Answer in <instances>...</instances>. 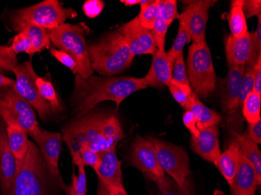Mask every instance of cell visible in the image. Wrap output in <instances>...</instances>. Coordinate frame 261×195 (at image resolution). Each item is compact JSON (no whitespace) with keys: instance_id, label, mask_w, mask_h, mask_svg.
<instances>
[{"instance_id":"obj_1","label":"cell","mask_w":261,"mask_h":195,"mask_svg":"<svg viewBox=\"0 0 261 195\" xmlns=\"http://www.w3.org/2000/svg\"><path fill=\"white\" fill-rule=\"evenodd\" d=\"M124 137L119 120L108 113L85 114L71 122L63 130V139L71 156L82 148L100 152L116 149Z\"/></svg>"},{"instance_id":"obj_2","label":"cell","mask_w":261,"mask_h":195,"mask_svg":"<svg viewBox=\"0 0 261 195\" xmlns=\"http://www.w3.org/2000/svg\"><path fill=\"white\" fill-rule=\"evenodd\" d=\"M74 83L71 100L79 117L87 114L96 105L105 101H113L118 108L129 95L147 88L143 77L91 76L84 80L75 75Z\"/></svg>"},{"instance_id":"obj_3","label":"cell","mask_w":261,"mask_h":195,"mask_svg":"<svg viewBox=\"0 0 261 195\" xmlns=\"http://www.w3.org/2000/svg\"><path fill=\"white\" fill-rule=\"evenodd\" d=\"M51 181L40 150L30 141L27 152L18 160L10 195H49Z\"/></svg>"},{"instance_id":"obj_4","label":"cell","mask_w":261,"mask_h":195,"mask_svg":"<svg viewBox=\"0 0 261 195\" xmlns=\"http://www.w3.org/2000/svg\"><path fill=\"white\" fill-rule=\"evenodd\" d=\"M88 52L92 69L101 75L122 73L130 67L135 58L118 31L105 35L99 42L88 47Z\"/></svg>"},{"instance_id":"obj_5","label":"cell","mask_w":261,"mask_h":195,"mask_svg":"<svg viewBox=\"0 0 261 195\" xmlns=\"http://www.w3.org/2000/svg\"><path fill=\"white\" fill-rule=\"evenodd\" d=\"M75 17L76 11L65 8L58 0H45L32 7L16 10L12 14L10 21L17 32L29 25L49 31L61 25L67 19Z\"/></svg>"},{"instance_id":"obj_6","label":"cell","mask_w":261,"mask_h":195,"mask_svg":"<svg viewBox=\"0 0 261 195\" xmlns=\"http://www.w3.org/2000/svg\"><path fill=\"white\" fill-rule=\"evenodd\" d=\"M186 71L192 90L198 98L206 99L215 92L217 77L206 42L189 47Z\"/></svg>"},{"instance_id":"obj_7","label":"cell","mask_w":261,"mask_h":195,"mask_svg":"<svg viewBox=\"0 0 261 195\" xmlns=\"http://www.w3.org/2000/svg\"><path fill=\"white\" fill-rule=\"evenodd\" d=\"M50 42L58 48L73 57L80 66V77L89 78L93 74V69L89 59L88 46L85 39V29L83 24L63 23L52 30L47 31Z\"/></svg>"},{"instance_id":"obj_8","label":"cell","mask_w":261,"mask_h":195,"mask_svg":"<svg viewBox=\"0 0 261 195\" xmlns=\"http://www.w3.org/2000/svg\"><path fill=\"white\" fill-rule=\"evenodd\" d=\"M156 150L158 162L164 173H167L177 185H184L191 174L189 155L179 146L160 140L156 137H148Z\"/></svg>"},{"instance_id":"obj_9","label":"cell","mask_w":261,"mask_h":195,"mask_svg":"<svg viewBox=\"0 0 261 195\" xmlns=\"http://www.w3.org/2000/svg\"><path fill=\"white\" fill-rule=\"evenodd\" d=\"M12 72L16 77L15 83L12 89L37 110L41 119L45 120L49 117L53 112L49 104L42 99L38 90L36 85L38 75L34 70L32 63L26 61L22 64H17Z\"/></svg>"},{"instance_id":"obj_10","label":"cell","mask_w":261,"mask_h":195,"mask_svg":"<svg viewBox=\"0 0 261 195\" xmlns=\"http://www.w3.org/2000/svg\"><path fill=\"white\" fill-rule=\"evenodd\" d=\"M225 55L228 67H253L261 55V42L256 39L254 32H247L240 38L228 35L225 39Z\"/></svg>"},{"instance_id":"obj_11","label":"cell","mask_w":261,"mask_h":195,"mask_svg":"<svg viewBox=\"0 0 261 195\" xmlns=\"http://www.w3.org/2000/svg\"><path fill=\"white\" fill-rule=\"evenodd\" d=\"M130 165L156 183L166 177L165 173L160 165L156 150L149 139L138 136L133 143L130 157Z\"/></svg>"},{"instance_id":"obj_12","label":"cell","mask_w":261,"mask_h":195,"mask_svg":"<svg viewBox=\"0 0 261 195\" xmlns=\"http://www.w3.org/2000/svg\"><path fill=\"white\" fill-rule=\"evenodd\" d=\"M0 104L4 105L19 125L33 138L41 130L33 107L17 95L12 88L2 91Z\"/></svg>"},{"instance_id":"obj_13","label":"cell","mask_w":261,"mask_h":195,"mask_svg":"<svg viewBox=\"0 0 261 195\" xmlns=\"http://www.w3.org/2000/svg\"><path fill=\"white\" fill-rule=\"evenodd\" d=\"M33 140L37 144L48 171L55 184L65 188L59 170V158L62 149V134L41 128L39 134L33 137Z\"/></svg>"},{"instance_id":"obj_14","label":"cell","mask_w":261,"mask_h":195,"mask_svg":"<svg viewBox=\"0 0 261 195\" xmlns=\"http://www.w3.org/2000/svg\"><path fill=\"white\" fill-rule=\"evenodd\" d=\"M245 68V66H230L227 77L219 79L217 83L223 110L231 116L240 108L239 100Z\"/></svg>"},{"instance_id":"obj_15","label":"cell","mask_w":261,"mask_h":195,"mask_svg":"<svg viewBox=\"0 0 261 195\" xmlns=\"http://www.w3.org/2000/svg\"><path fill=\"white\" fill-rule=\"evenodd\" d=\"M118 32L124 37L130 53L134 57L153 54L156 50L152 31L142 27L137 17L123 24Z\"/></svg>"},{"instance_id":"obj_16","label":"cell","mask_w":261,"mask_h":195,"mask_svg":"<svg viewBox=\"0 0 261 195\" xmlns=\"http://www.w3.org/2000/svg\"><path fill=\"white\" fill-rule=\"evenodd\" d=\"M216 1L194 0L190 1L181 17L186 21L193 43L206 42V27L210 9Z\"/></svg>"},{"instance_id":"obj_17","label":"cell","mask_w":261,"mask_h":195,"mask_svg":"<svg viewBox=\"0 0 261 195\" xmlns=\"http://www.w3.org/2000/svg\"><path fill=\"white\" fill-rule=\"evenodd\" d=\"M101 160L96 174L99 177L97 195H108L113 187H124L121 162L117 158L116 149L100 152Z\"/></svg>"},{"instance_id":"obj_18","label":"cell","mask_w":261,"mask_h":195,"mask_svg":"<svg viewBox=\"0 0 261 195\" xmlns=\"http://www.w3.org/2000/svg\"><path fill=\"white\" fill-rule=\"evenodd\" d=\"M18 160L14 155L7 139L6 126L0 121V188L3 195H10L17 173Z\"/></svg>"},{"instance_id":"obj_19","label":"cell","mask_w":261,"mask_h":195,"mask_svg":"<svg viewBox=\"0 0 261 195\" xmlns=\"http://www.w3.org/2000/svg\"><path fill=\"white\" fill-rule=\"evenodd\" d=\"M190 145L192 149L197 155L217 166L221 154L219 129L217 126L199 130L197 137H192Z\"/></svg>"},{"instance_id":"obj_20","label":"cell","mask_w":261,"mask_h":195,"mask_svg":"<svg viewBox=\"0 0 261 195\" xmlns=\"http://www.w3.org/2000/svg\"><path fill=\"white\" fill-rule=\"evenodd\" d=\"M259 186L256 171L241 150L238 168L230 184L231 195H254Z\"/></svg>"},{"instance_id":"obj_21","label":"cell","mask_w":261,"mask_h":195,"mask_svg":"<svg viewBox=\"0 0 261 195\" xmlns=\"http://www.w3.org/2000/svg\"><path fill=\"white\" fill-rule=\"evenodd\" d=\"M0 117L6 126L7 139L10 149L17 160H20L29 149V134L23 130L15 119L10 115L7 108L0 104Z\"/></svg>"},{"instance_id":"obj_22","label":"cell","mask_w":261,"mask_h":195,"mask_svg":"<svg viewBox=\"0 0 261 195\" xmlns=\"http://www.w3.org/2000/svg\"><path fill=\"white\" fill-rule=\"evenodd\" d=\"M172 67L165 50L161 51L156 48L152 54V64L149 72L143 77L147 87L168 86L172 77Z\"/></svg>"},{"instance_id":"obj_23","label":"cell","mask_w":261,"mask_h":195,"mask_svg":"<svg viewBox=\"0 0 261 195\" xmlns=\"http://www.w3.org/2000/svg\"><path fill=\"white\" fill-rule=\"evenodd\" d=\"M241 149L236 140L231 141L226 150L220 155L218 167L223 177L231 184L240 162Z\"/></svg>"},{"instance_id":"obj_24","label":"cell","mask_w":261,"mask_h":195,"mask_svg":"<svg viewBox=\"0 0 261 195\" xmlns=\"http://www.w3.org/2000/svg\"><path fill=\"white\" fill-rule=\"evenodd\" d=\"M188 110L191 111L194 115L199 130L217 126L222 120V117L219 114L202 103L196 95L193 97Z\"/></svg>"},{"instance_id":"obj_25","label":"cell","mask_w":261,"mask_h":195,"mask_svg":"<svg viewBox=\"0 0 261 195\" xmlns=\"http://www.w3.org/2000/svg\"><path fill=\"white\" fill-rule=\"evenodd\" d=\"M234 140L240 145V149L248 160L251 162L256 171L258 184H261V153L257 144L248 137L246 133L240 134L236 132H232Z\"/></svg>"},{"instance_id":"obj_26","label":"cell","mask_w":261,"mask_h":195,"mask_svg":"<svg viewBox=\"0 0 261 195\" xmlns=\"http://www.w3.org/2000/svg\"><path fill=\"white\" fill-rule=\"evenodd\" d=\"M243 4V0H234L231 2L229 13L226 14L231 35L234 38L242 37L248 32Z\"/></svg>"},{"instance_id":"obj_27","label":"cell","mask_w":261,"mask_h":195,"mask_svg":"<svg viewBox=\"0 0 261 195\" xmlns=\"http://www.w3.org/2000/svg\"><path fill=\"white\" fill-rule=\"evenodd\" d=\"M19 32L27 35L32 42V48L29 55L31 57L36 52H41L44 48H50V39L45 29L29 25L23 27Z\"/></svg>"},{"instance_id":"obj_28","label":"cell","mask_w":261,"mask_h":195,"mask_svg":"<svg viewBox=\"0 0 261 195\" xmlns=\"http://www.w3.org/2000/svg\"><path fill=\"white\" fill-rule=\"evenodd\" d=\"M168 27L169 25L164 14V0H160L156 20L152 29L154 41L156 43V48L159 50H165L166 35Z\"/></svg>"},{"instance_id":"obj_29","label":"cell","mask_w":261,"mask_h":195,"mask_svg":"<svg viewBox=\"0 0 261 195\" xmlns=\"http://www.w3.org/2000/svg\"><path fill=\"white\" fill-rule=\"evenodd\" d=\"M179 19V27H178V32H177L175 40H174V43H173L172 46L170 48L169 51L167 52L168 59H169L170 62H171L172 66L176 59L183 54L184 47L188 43H189V42L191 40V35L189 33L186 21L181 16H180Z\"/></svg>"},{"instance_id":"obj_30","label":"cell","mask_w":261,"mask_h":195,"mask_svg":"<svg viewBox=\"0 0 261 195\" xmlns=\"http://www.w3.org/2000/svg\"><path fill=\"white\" fill-rule=\"evenodd\" d=\"M155 184L158 186L161 195H194L193 185L189 179L181 187L167 176Z\"/></svg>"},{"instance_id":"obj_31","label":"cell","mask_w":261,"mask_h":195,"mask_svg":"<svg viewBox=\"0 0 261 195\" xmlns=\"http://www.w3.org/2000/svg\"><path fill=\"white\" fill-rule=\"evenodd\" d=\"M36 85L41 97L43 100L49 104L52 112L57 113V114L61 112L62 110V107L51 81L38 76L36 79Z\"/></svg>"},{"instance_id":"obj_32","label":"cell","mask_w":261,"mask_h":195,"mask_svg":"<svg viewBox=\"0 0 261 195\" xmlns=\"http://www.w3.org/2000/svg\"><path fill=\"white\" fill-rule=\"evenodd\" d=\"M261 95L252 92L243 103V114L248 124L256 123L260 120Z\"/></svg>"},{"instance_id":"obj_33","label":"cell","mask_w":261,"mask_h":195,"mask_svg":"<svg viewBox=\"0 0 261 195\" xmlns=\"http://www.w3.org/2000/svg\"><path fill=\"white\" fill-rule=\"evenodd\" d=\"M160 0H141L140 13L138 16L139 23L145 29L152 31L158 14V5Z\"/></svg>"},{"instance_id":"obj_34","label":"cell","mask_w":261,"mask_h":195,"mask_svg":"<svg viewBox=\"0 0 261 195\" xmlns=\"http://www.w3.org/2000/svg\"><path fill=\"white\" fill-rule=\"evenodd\" d=\"M168 87L169 88L170 92L176 102L183 107L186 110H188L193 97L196 95L192 90L191 87L181 85L173 80L170 82Z\"/></svg>"},{"instance_id":"obj_35","label":"cell","mask_w":261,"mask_h":195,"mask_svg":"<svg viewBox=\"0 0 261 195\" xmlns=\"http://www.w3.org/2000/svg\"><path fill=\"white\" fill-rule=\"evenodd\" d=\"M73 162L77 165L79 174L77 177L75 174H72V187L76 195H86L87 193V178H86V165L82 163L80 156L77 155H72Z\"/></svg>"},{"instance_id":"obj_36","label":"cell","mask_w":261,"mask_h":195,"mask_svg":"<svg viewBox=\"0 0 261 195\" xmlns=\"http://www.w3.org/2000/svg\"><path fill=\"white\" fill-rule=\"evenodd\" d=\"M17 65V55L10 46H0V74L12 71Z\"/></svg>"},{"instance_id":"obj_37","label":"cell","mask_w":261,"mask_h":195,"mask_svg":"<svg viewBox=\"0 0 261 195\" xmlns=\"http://www.w3.org/2000/svg\"><path fill=\"white\" fill-rule=\"evenodd\" d=\"M171 80L191 87L190 83H189V79H188L187 71H186L183 54L177 57L174 61V64H173Z\"/></svg>"},{"instance_id":"obj_38","label":"cell","mask_w":261,"mask_h":195,"mask_svg":"<svg viewBox=\"0 0 261 195\" xmlns=\"http://www.w3.org/2000/svg\"><path fill=\"white\" fill-rule=\"evenodd\" d=\"M49 50H50L51 55L55 57L59 62L70 69L75 75H80V66L73 57H70L66 52L58 50L57 48H53V47L49 48Z\"/></svg>"},{"instance_id":"obj_39","label":"cell","mask_w":261,"mask_h":195,"mask_svg":"<svg viewBox=\"0 0 261 195\" xmlns=\"http://www.w3.org/2000/svg\"><path fill=\"white\" fill-rule=\"evenodd\" d=\"M253 92V71L252 66H246L243 82H242L241 92H240L239 108L243 105V102L249 94Z\"/></svg>"},{"instance_id":"obj_40","label":"cell","mask_w":261,"mask_h":195,"mask_svg":"<svg viewBox=\"0 0 261 195\" xmlns=\"http://www.w3.org/2000/svg\"><path fill=\"white\" fill-rule=\"evenodd\" d=\"M10 47L16 55L20 52H25L30 55L32 45L27 35L22 32H18V34L14 36L11 46Z\"/></svg>"},{"instance_id":"obj_41","label":"cell","mask_w":261,"mask_h":195,"mask_svg":"<svg viewBox=\"0 0 261 195\" xmlns=\"http://www.w3.org/2000/svg\"><path fill=\"white\" fill-rule=\"evenodd\" d=\"M77 154L80 156L82 163L85 165L92 167L95 171L97 170L98 166L100 163V153L93 152L87 148H82Z\"/></svg>"},{"instance_id":"obj_42","label":"cell","mask_w":261,"mask_h":195,"mask_svg":"<svg viewBox=\"0 0 261 195\" xmlns=\"http://www.w3.org/2000/svg\"><path fill=\"white\" fill-rule=\"evenodd\" d=\"M243 10L246 18L257 17L261 14L260 0H246L243 1Z\"/></svg>"},{"instance_id":"obj_43","label":"cell","mask_w":261,"mask_h":195,"mask_svg":"<svg viewBox=\"0 0 261 195\" xmlns=\"http://www.w3.org/2000/svg\"><path fill=\"white\" fill-rule=\"evenodd\" d=\"M164 14L169 26L175 19L180 18V14L177 12V1L164 0Z\"/></svg>"},{"instance_id":"obj_44","label":"cell","mask_w":261,"mask_h":195,"mask_svg":"<svg viewBox=\"0 0 261 195\" xmlns=\"http://www.w3.org/2000/svg\"><path fill=\"white\" fill-rule=\"evenodd\" d=\"M182 120L186 128L191 133L192 137H197L199 129L197 128V123L193 113L190 110H186L183 114Z\"/></svg>"},{"instance_id":"obj_45","label":"cell","mask_w":261,"mask_h":195,"mask_svg":"<svg viewBox=\"0 0 261 195\" xmlns=\"http://www.w3.org/2000/svg\"><path fill=\"white\" fill-rule=\"evenodd\" d=\"M246 135L256 144L261 143V119L253 124H249Z\"/></svg>"},{"instance_id":"obj_46","label":"cell","mask_w":261,"mask_h":195,"mask_svg":"<svg viewBox=\"0 0 261 195\" xmlns=\"http://www.w3.org/2000/svg\"><path fill=\"white\" fill-rule=\"evenodd\" d=\"M253 92L261 95V55L253 66Z\"/></svg>"},{"instance_id":"obj_47","label":"cell","mask_w":261,"mask_h":195,"mask_svg":"<svg viewBox=\"0 0 261 195\" xmlns=\"http://www.w3.org/2000/svg\"><path fill=\"white\" fill-rule=\"evenodd\" d=\"M83 7L86 15L93 17L97 16L102 11L103 4L100 1H88Z\"/></svg>"},{"instance_id":"obj_48","label":"cell","mask_w":261,"mask_h":195,"mask_svg":"<svg viewBox=\"0 0 261 195\" xmlns=\"http://www.w3.org/2000/svg\"><path fill=\"white\" fill-rule=\"evenodd\" d=\"M14 83H15V80L9 78V77H5L2 74H0V89L2 88H13L14 87Z\"/></svg>"},{"instance_id":"obj_49","label":"cell","mask_w":261,"mask_h":195,"mask_svg":"<svg viewBox=\"0 0 261 195\" xmlns=\"http://www.w3.org/2000/svg\"><path fill=\"white\" fill-rule=\"evenodd\" d=\"M108 195H128L124 187H113L110 190Z\"/></svg>"},{"instance_id":"obj_50","label":"cell","mask_w":261,"mask_h":195,"mask_svg":"<svg viewBox=\"0 0 261 195\" xmlns=\"http://www.w3.org/2000/svg\"><path fill=\"white\" fill-rule=\"evenodd\" d=\"M121 2L127 7H132V6L139 4L140 0H121Z\"/></svg>"},{"instance_id":"obj_51","label":"cell","mask_w":261,"mask_h":195,"mask_svg":"<svg viewBox=\"0 0 261 195\" xmlns=\"http://www.w3.org/2000/svg\"><path fill=\"white\" fill-rule=\"evenodd\" d=\"M64 190H65L66 195H76L72 186H66Z\"/></svg>"},{"instance_id":"obj_52","label":"cell","mask_w":261,"mask_h":195,"mask_svg":"<svg viewBox=\"0 0 261 195\" xmlns=\"http://www.w3.org/2000/svg\"><path fill=\"white\" fill-rule=\"evenodd\" d=\"M213 195H228L226 193H224V191H222L221 190H215Z\"/></svg>"},{"instance_id":"obj_53","label":"cell","mask_w":261,"mask_h":195,"mask_svg":"<svg viewBox=\"0 0 261 195\" xmlns=\"http://www.w3.org/2000/svg\"><path fill=\"white\" fill-rule=\"evenodd\" d=\"M1 97H2V90L0 89V99H1Z\"/></svg>"},{"instance_id":"obj_54","label":"cell","mask_w":261,"mask_h":195,"mask_svg":"<svg viewBox=\"0 0 261 195\" xmlns=\"http://www.w3.org/2000/svg\"><path fill=\"white\" fill-rule=\"evenodd\" d=\"M149 195H155V194H154V193H152V192H151V193H149Z\"/></svg>"}]
</instances>
